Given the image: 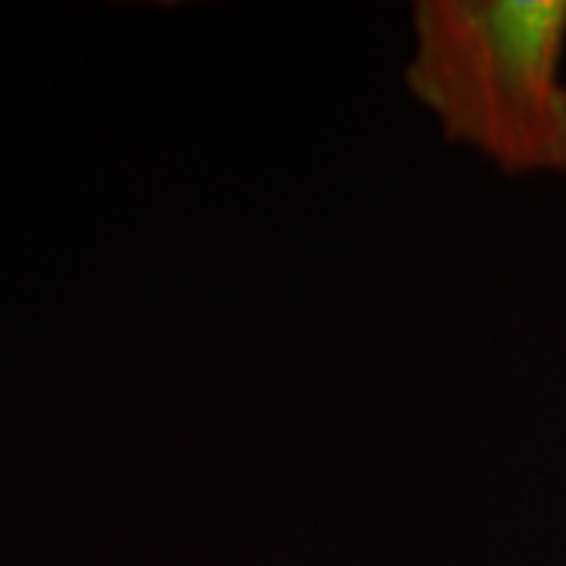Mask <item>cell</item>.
<instances>
[{"label": "cell", "mask_w": 566, "mask_h": 566, "mask_svg": "<svg viewBox=\"0 0 566 566\" xmlns=\"http://www.w3.org/2000/svg\"><path fill=\"white\" fill-rule=\"evenodd\" d=\"M409 92L506 174L566 170V0H422Z\"/></svg>", "instance_id": "obj_1"}]
</instances>
